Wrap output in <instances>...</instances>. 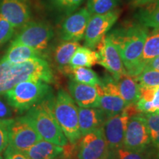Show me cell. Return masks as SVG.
Listing matches in <instances>:
<instances>
[{
    "label": "cell",
    "mask_w": 159,
    "mask_h": 159,
    "mask_svg": "<svg viewBox=\"0 0 159 159\" xmlns=\"http://www.w3.org/2000/svg\"><path fill=\"white\" fill-rule=\"evenodd\" d=\"M148 33V27L140 23H131L107 35L118 49L127 74L134 77L144 69L142 56Z\"/></svg>",
    "instance_id": "6da1fadb"
},
{
    "label": "cell",
    "mask_w": 159,
    "mask_h": 159,
    "mask_svg": "<svg viewBox=\"0 0 159 159\" xmlns=\"http://www.w3.org/2000/svg\"><path fill=\"white\" fill-rule=\"evenodd\" d=\"M27 80L54 82V75L47 61L41 57L16 63L0 60V94Z\"/></svg>",
    "instance_id": "7a4b0ae2"
},
{
    "label": "cell",
    "mask_w": 159,
    "mask_h": 159,
    "mask_svg": "<svg viewBox=\"0 0 159 159\" xmlns=\"http://www.w3.org/2000/svg\"><path fill=\"white\" fill-rule=\"evenodd\" d=\"M53 95L47 97L26 111L25 116L30 121L41 139L53 144L64 146L68 144L52 112Z\"/></svg>",
    "instance_id": "3957f363"
},
{
    "label": "cell",
    "mask_w": 159,
    "mask_h": 159,
    "mask_svg": "<svg viewBox=\"0 0 159 159\" xmlns=\"http://www.w3.org/2000/svg\"><path fill=\"white\" fill-rule=\"evenodd\" d=\"M52 92L49 83L42 80H27L16 85L3 95L12 108L22 114L52 96Z\"/></svg>",
    "instance_id": "277c9868"
},
{
    "label": "cell",
    "mask_w": 159,
    "mask_h": 159,
    "mask_svg": "<svg viewBox=\"0 0 159 159\" xmlns=\"http://www.w3.org/2000/svg\"><path fill=\"white\" fill-rule=\"evenodd\" d=\"M52 112L60 128L71 144H77L81 139L79 128L78 108L66 91L61 89L53 99Z\"/></svg>",
    "instance_id": "5b68a950"
},
{
    "label": "cell",
    "mask_w": 159,
    "mask_h": 159,
    "mask_svg": "<svg viewBox=\"0 0 159 159\" xmlns=\"http://www.w3.org/2000/svg\"><path fill=\"white\" fill-rule=\"evenodd\" d=\"M139 114L136 105H128L122 112L105 120L103 130L110 152L123 147L127 124L131 116Z\"/></svg>",
    "instance_id": "8992f818"
},
{
    "label": "cell",
    "mask_w": 159,
    "mask_h": 159,
    "mask_svg": "<svg viewBox=\"0 0 159 159\" xmlns=\"http://www.w3.org/2000/svg\"><path fill=\"white\" fill-rule=\"evenodd\" d=\"M53 35L54 33L49 25L41 21H31L21 27L13 43L26 45L41 52L47 48Z\"/></svg>",
    "instance_id": "52a82bcc"
},
{
    "label": "cell",
    "mask_w": 159,
    "mask_h": 159,
    "mask_svg": "<svg viewBox=\"0 0 159 159\" xmlns=\"http://www.w3.org/2000/svg\"><path fill=\"white\" fill-rule=\"evenodd\" d=\"M151 143L150 131L142 113L129 119L125 130L123 147L128 150L144 152Z\"/></svg>",
    "instance_id": "ba28073f"
},
{
    "label": "cell",
    "mask_w": 159,
    "mask_h": 159,
    "mask_svg": "<svg viewBox=\"0 0 159 159\" xmlns=\"http://www.w3.org/2000/svg\"><path fill=\"white\" fill-rule=\"evenodd\" d=\"M8 139V145L23 152L42 139L25 116L10 119Z\"/></svg>",
    "instance_id": "9c48e42d"
},
{
    "label": "cell",
    "mask_w": 159,
    "mask_h": 159,
    "mask_svg": "<svg viewBox=\"0 0 159 159\" xmlns=\"http://www.w3.org/2000/svg\"><path fill=\"white\" fill-rule=\"evenodd\" d=\"M109 156L103 127L83 136L77 143V159H109Z\"/></svg>",
    "instance_id": "30bf717a"
},
{
    "label": "cell",
    "mask_w": 159,
    "mask_h": 159,
    "mask_svg": "<svg viewBox=\"0 0 159 159\" xmlns=\"http://www.w3.org/2000/svg\"><path fill=\"white\" fill-rule=\"evenodd\" d=\"M118 18L119 12L114 10L103 14L91 15L84 35L85 47L91 49L96 48L100 40L116 22Z\"/></svg>",
    "instance_id": "8fae6325"
},
{
    "label": "cell",
    "mask_w": 159,
    "mask_h": 159,
    "mask_svg": "<svg viewBox=\"0 0 159 159\" xmlns=\"http://www.w3.org/2000/svg\"><path fill=\"white\" fill-rule=\"evenodd\" d=\"M99 65L106 69L115 80L127 74L118 49L110 38L105 35L97 46Z\"/></svg>",
    "instance_id": "7c38bea8"
},
{
    "label": "cell",
    "mask_w": 159,
    "mask_h": 159,
    "mask_svg": "<svg viewBox=\"0 0 159 159\" xmlns=\"http://www.w3.org/2000/svg\"><path fill=\"white\" fill-rule=\"evenodd\" d=\"M102 92L99 96V107L106 118L119 114L127 106L121 97L116 80L111 75H105L101 80Z\"/></svg>",
    "instance_id": "4fadbf2b"
},
{
    "label": "cell",
    "mask_w": 159,
    "mask_h": 159,
    "mask_svg": "<svg viewBox=\"0 0 159 159\" xmlns=\"http://www.w3.org/2000/svg\"><path fill=\"white\" fill-rule=\"evenodd\" d=\"M91 16L86 7L71 13L64 20L61 29V38L63 41H80L83 39L87 25Z\"/></svg>",
    "instance_id": "5bb4252c"
},
{
    "label": "cell",
    "mask_w": 159,
    "mask_h": 159,
    "mask_svg": "<svg viewBox=\"0 0 159 159\" xmlns=\"http://www.w3.org/2000/svg\"><path fill=\"white\" fill-rule=\"evenodd\" d=\"M0 14L16 28H21L30 19L29 9L21 0H2Z\"/></svg>",
    "instance_id": "9a60e30c"
},
{
    "label": "cell",
    "mask_w": 159,
    "mask_h": 159,
    "mask_svg": "<svg viewBox=\"0 0 159 159\" xmlns=\"http://www.w3.org/2000/svg\"><path fill=\"white\" fill-rule=\"evenodd\" d=\"M69 91L80 108L99 107V95L96 86L83 84L71 79L69 83Z\"/></svg>",
    "instance_id": "2e32d148"
},
{
    "label": "cell",
    "mask_w": 159,
    "mask_h": 159,
    "mask_svg": "<svg viewBox=\"0 0 159 159\" xmlns=\"http://www.w3.org/2000/svg\"><path fill=\"white\" fill-rule=\"evenodd\" d=\"M107 118L99 108H79L78 122L81 136L102 128Z\"/></svg>",
    "instance_id": "e0dca14e"
},
{
    "label": "cell",
    "mask_w": 159,
    "mask_h": 159,
    "mask_svg": "<svg viewBox=\"0 0 159 159\" xmlns=\"http://www.w3.org/2000/svg\"><path fill=\"white\" fill-rule=\"evenodd\" d=\"M63 152V146L41 139L24 152L30 159H58Z\"/></svg>",
    "instance_id": "ac0fdd59"
},
{
    "label": "cell",
    "mask_w": 159,
    "mask_h": 159,
    "mask_svg": "<svg viewBox=\"0 0 159 159\" xmlns=\"http://www.w3.org/2000/svg\"><path fill=\"white\" fill-rule=\"evenodd\" d=\"M116 82L121 97L126 105L136 104L140 97V85L135 77L125 74Z\"/></svg>",
    "instance_id": "d6986e66"
},
{
    "label": "cell",
    "mask_w": 159,
    "mask_h": 159,
    "mask_svg": "<svg viewBox=\"0 0 159 159\" xmlns=\"http://www.w3.org/2000/svg\"><path fill=\"white\" fill-rule=\"evenodd\" d=\"M79 47V43L77 41H64L57 46L55 49L54 60L59 70L69 75V62L75 52Z\"/></svg>",
    "instance_id": "ffe728a7"
},
{
    "label": "cell",
    "mask_w": 159,
    "mask_h": 159,
    "mask_svg": "<svg viewBox=\"0 0 159 159\" xmlns=\"http://www.w3.org/2000/svg\"><path fill=\"white\" fill-rule=\"evenodd\" d=\"M39 57H41V52L39 51L26 45L12 42L5 56L2 59L16 63Z\"/></svg>",
    "instance_id": "44dd1931"
},
{
    "label": "cell",
    "mask_w": 159,
    "mask_h": 159,
    "mask_svg": "<svg viewBox=\"0 0 159 159\" xmlns=\"http://www.w3.org/2000/svg\"><path fill=\"white\" fill-rule=\"evenodd\" d=\"M98 54L97 52L87 47H80L75 52L69 64V73L71 69L77 67L91 68L98 62Z\"/></svg>",
    "instance_id": "7402d4cb"
},
{
    "label": "cell",
    "mask_w": 159,
    "mask_h": 159,
    "mask_svg": "<svg viewBox=\"0 0 159 159\" xmlns=\"http://www.w3.org/2000/svg\"><path fill=\"white\" fill-rule=\"evenodd\" d=\"M136 18L139 23L148 28L159 29V0L144 6Z\"/></svg>",
    "instance_id": "603a6c76"
},
{
    "label": "cell",
    "mask_w": 159,
    "mask_h": 159,
    "mask_svg": "<svg viewBox=\"0 0 159 159\" xmlns=\"http://www.w3.org/2000/svg\"><path fill=\"white\" fill-rule=\"evenodd\" d=\"M159 55V29H153L148 33L142 52V63L144 67L145 63ZM144 70V69H143Z\"/></svg>",
    "instance_id": "cb8c5ba5"
},
{
    "label": "cell",
    "mask_w": 159,
    "mask_h": 159,
    "mask_svg": "<svg viewBox=\"0 0 159 159\" xmlns=\"http://www.w3.org/2000/svg\"><path fill=\"white\" fill-rule=\"evenodd\" d=\"M71 79L76 82L93 85H99L101 83V80L94 71L87 67H77L71 69L70 74Z\"/></svg>",
    "instance_id": "d4e9b609"
},
{
    "label": "cell",
    "mask_w": 159,
    "mask_h": 159,
    "mask_svg": "<svg viewBox=\"0 0 159 159\" xmlns=\"http://www.w3.org/2000/svg\"><path fill=\"white\" fill-rule=\"evenodd\" d=\"M119 0H89L87 7L91 15L103 14L114 11Z\"/></svg>",
    "instance_id": "484cf974"
},
{
    "label": "cell",
    "mask_w": 159,
    "mask_h": 159,
    "mask_svg": "<svg viewBox=\"0 0 159 159\" xmlns=\"http://www.w3.org/2000/svg\"><path fill=\"white\" fill-rule=\"evenodd\" d=\"M139 85L149 88L159 87V71L156 70H143L135 77Z\"/></svg>",
    "instance_id": "4316f807"
},
{
    "label": "cell",
    "mask_w": 159,
    "mask_h": 159,
    "mask_svg": "<svg viewBox=\"0 0 159 159\" xmlns=\"http://www.w3.org/2000/svg\"><path fill=\"white\" fill-rule=\"evenodd\" d=\"M109 159H148L144 152H138L128 150L124 147L110 152Z\"/></svg>",
    "instance_id": "83f0119b"
},
{
    "label": "cell",
    "mask_w": 159,
    "mask_h": 159,
    "mask_svg": "<svg viewBox=\"0 0 159 159\" xmlns=\"http://www.w3.org/2000/svg\"><path fill=\"white\" fill-rule=\"evenodd\" d=\"M15 33V27L0 14V47L13 37Z\"/></svg>",
    "instance_id": "f1b7e54d"
},
{
    "label": "cell",
    "mask_w": 159,
    "mask_h": 159,
    "mask_svg": "<svg viewBox=\"0 0 159 159\" xmlns=\"http://www.w3.org/2000/svg\"><path fill=\"white\" fill-rule=\"evenodd\" d=\"M7 120H0V153L4 152L8 146V122Z\"/></svg>",
    "instance_id": "f546056e"
},
{
    "label": "cell",
    "mask_w": 159,
    "mask_h": 159,
    "mask_svg": "<svg viewBox=\"0 0 159 159\" xmlns=\"http://www.w3.org/2000/svg\"><path fill=\"white\" fill-rule=\"evenodd\" d=\"M13 111L11 107L2 94H0V120H7L13 119Z\"/></svg>",
    "instance_id": "4dcf8cb0"
},
{
    "label": "cell",
    "mask_w": 159,
    "mask_h": 159,
    "mask_svg": "<svg viewBox=\"0 0 159 159\" xmlns=\"http://www.w3.org/2000/svg\"><path fill=\"white\" fill-rule=\"evenodd\" d=\"M3 158L4 159H30L23 151L13 148L10 145L4 150Z\"/></svg>",
    "instance_id": "1f68e13d"
},
{
    "label": "cell",
    "mask_w": 159,
    "mask_h": 159,
    "mask_svg": "<svg viewBox=\"0 0 159 159\" xmlns=\"http://www.w3.org/2000/svg\"><path fill=\"white\" fill-rule=\"evenodd\" d=\"M146 119L150 131H159V114H142Z\"/></svg>",
    "instance_id": "d6a6232c"
},
{
    "label": "cell",
    "mask_w": 159,
    "mask_h": 159,
    "mask_svg": "<svg viewBox=\"0 0 159 159\" xmlns=\"http://www.w3.org/2000/svg\"><path fill=\"white\" fill-rule=\"evenodd\" d=\"M83 1L84 0H66V11L69 13H72L78 8Z\"/></svg>",
    "instance_id": "836d02e7"
},
{
    "label": "cell",
    "mask_w": 159,
    "mask_h": 159,
    "mask_svg": "<svg viewBox=\"0 0 159 159\" xmlns=\"http://www.w3.org/2000/svg\"><path fill=\"white\" fill-rule=\"evenodd\" d=\"M148 69L159 71V55L145 63L144 70H148Z\"/></svg>",
    "instance_id": "e575fe53"
},
{
    "label": "cell",
    "mask_w": 159,
    "mask_h": 159,
    "mask_svg": "<svg viewBox=\"0 0 159 159\" xmlns=\"http://www.w3.org/2000/svg\"><path fill=\"white\" fill-rule=\"evenodd\" d=\"M151 143L153 144L157 150V154L159 158V131H150Z\"/></svg>",
    "instance_id": "d590c367"
},
{
    "label": "cell",
    "mask_w": 159,
    "mask_h": 159,
    "mask_svg": "<svg viewBox=\"0 0 159 159\" xmlns=\"http://www.w3.org/2000/svg\"><path fill=\"white\" fill-rule=\"evenodd\" d=\"M152 102L154 108V114H159V87L156 88Z\"/></svg>",
    "instance_id": "8d00e7d4"
},
{
    "label": "cell",
    "mask_w": 159,
    "mask_h": 159,
    "mask_svg": "<svg viewBox=\"0 0 159 159\" xmlns=\"http://www.w3.org/2000/svg\"><path fill=\"white\" fill-rule=\"evenodd\" d=\"M156 1L157 0H134L133 4H134V7H144V6Z\"/></svg>",
    "instance_id": "74e56055"
},
{
    "label": "cell",
    "mask_w": 159,
    "mask_h": 159,
    "mask_svg": "<svg viewBox=\"0 0 159 159\" xmlns=\"http://www.w3.org/2000/svg\"><path fill=\"white\" fill-rule=\"evenodd\" d=\"M52 2L53 3L55 7L58 8H65L66 6V0H51Z\"/></svg>",
    "instance_id": "f35d334b"
},
{
    "label": "cell",
    "mask_w": 159,
    "mask_h": 159,
    "mask_svg": "<svg viewBox=\"0 0 159 159\" xmlns=\"http://www.w3.org/2000/svg\"><path fill=\"white\" fill-rule=\"evenodd\" d=\"M0 159H4V158H3V157H2V156H1V155H0Z\"/></svg>",
    "instance_id": "ab89813d"
},
{
    "label": "cell",
    "mask_w": 159,
    "mask_h": 159,
    "mask_svg": "<svg viewBox=\"0 0 159 159\" xmlns=\"http://www.w3.org/2000/svg\"><path fill=\"white\" fill-rule=\"evenodd\" d=\"M58 159H61V158H58Z\"/></svg>",
    "instance_id": "60d3db41"
}]
</instances>
